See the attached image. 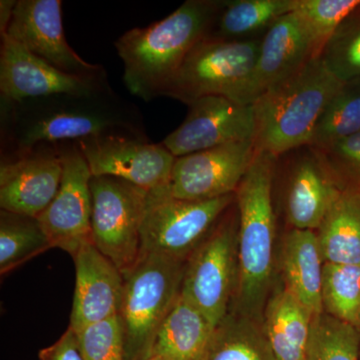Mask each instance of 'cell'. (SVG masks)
<instances>
[{"instance_id": "obj_4", "label": "cell", "mask_w": 360, "mask_h": 360, "mask_svg": "<svg viewBox=\"0 0 360 360\" xmlns=\"http://www.w3.org/2000/svg\"><path fill=\"white\" fill-rule=\"evenodd\" d=\"M342 84L319 56L267 90L253 104L255 150L277 158L309 146L319 117Z\"/></svg>"}, {"instance_id": "obj_33", "label": "cell", "mask_w": 360, "mask_h": 360, "mask_svg": "<svg viewBox=\"0 0 360 360\" xmlns=\"http://www.w3.org/2000/svg\"><path fill=\"white\" fill-rule=\"evenodd\" d=\"M317 153L336 177H347L352 182L347 186L360 191V132Z\"/></svg>"}, {"instance_id": "obj_1", "label": "cell", "mask_w": 360, "mask_h": 360, "mask_svg": "<svg viewBox=\"0 0 360 360\" xmlns=\"http://www.w3.org/2000/svg\"><path fill=\"white\" fill-rule=\"evenodd\" d=\"M1 160L45 144L68 143L111 134L148 139L139 108L111 86L84 94H58L21 103L0 101Z\"/></svg>"}, {"instance_id": "obj_19", "label": "cell", "mask_w": 360, "mask_h": 360, "mask_svg": "<svg viewBox=\"0 0 360 360\" xmlns=\"http://www.w3.org/2000/svg\"><path fill=\"white\" fill-rule=\"evenodd\" d=\"M345 188L317 153L296 165L288 186L286 215L293 229L315 231Z\"/></svg>"}, {"instance_id": "obj_32", "label": "cell", "mask_w": 360, "mask_h": 360, "mask_svg": "<svg viewBox=\"0 0 360 360\" xmlns=\"http://www.w3.org/2000/svg\"><path fill=\"white\" fill-rule=\"evenodd\" d=\"M77 333L85 360H125L120 315L91 324Z\"/></svg>"}, {"instance_id": "obj_25", "label": "cell", "mask_w": 360, "mask_h": 360, "mask_svg": "<svg viewBox=\"0 0 360 360\" xmlns=\"http://www.w3.org/2000/svg\"><path fill=\"white\" fill-rule=\"evenodd\" d=\"M296 0H234L220 1V8L210 34L214 39L238 40L270 27L277 20L292 13Z\"/></svg>"}, {"instance_id": "obj_29", "label": "cell", "mask_w": 360, "mask_h": 360, "mask_svg": "<svg viewBox=\"0 0 360 360\" xmlns=\"http://www.w3.org/2000/svg\"><path fill=\"white\" fill-rule=\"evenodd\" d=\"M360 331L321 314L314 317L309 360H359Z\"/></svg>"}, {"instance_id": "obj_20", "label": "cell", "mask_w": 360, "mask_h": 360, "mask_svg": "<svg viewBox=\"0 0 360 360\" xmlns=\"http://www.w3.org/2000/svg\"><path fill=\"white\" fill-rule=\"evenodd\" d=\"M314 317L284 284L272 290L262 315V328L274 360H309Z\"/></svg>"}, {"instance_id": "obj_18", "label": "cell", "mask_w": 360, "mask_h": 360, "mask_svg": "<svg viewBox=\"0 0 360 360\" xmlns=\"http://www.w3.org/2000/svg\"><path fill=\"white\" fill-rule=\"evenodd\" d=\"M75 290L70 328L75 333L120 315L124 277L92 241L73 255Z\"/></svg>"}, {"instance_id": "obj_7", "label": "cell", "mask_w": 360, "mask_h": 360, "mask_svg": "<svg viewBox=\"0 0 360 360\" xmlns=\"http://www.w3.org/2000/svg\"><path fill=\"white\" fill-rule=\"evenodd\" d=\"M259 42L205 37L189 52L162 96L191 104L208 96L233 99L250 79Z\"/></svg>"}, {"instance_id": "obj_3", "label": "cell", "mask_w": 360, "mask_h": 360, "mask_svg": "<svg viewBox=\"0 0 360 360\" xmlns=\"http://www.w3.org/2000/svg\"><path fill=\"white\" fill-rule=\"evenodd\" d=\"M276 160L255 150L236 191L238 278L231 309L258 321H262L274 278L276 215L271 191Z\"/></svg>"}, {"instance_id": "obj_14", "label": "cell", "mask_w": 360, "mask_h": 360, "mask_svg": "<svg viewBox=\"0 0 360 360\" xmlns=\"http://www.w3.org/2000/svg\"><path fill=\"white\" fill-rule=\"evenodd\" d=\"M255 153V142L248 141L176 158L170 193L186 200H210L234 194Z\"/></svg>"}, {"instance_id": "obj_31", "label": "cell", "mask_w": 360, "mask_h": 360, "mask_svg": "<svg viewBox=\"0 0 360 360\" xmlns=\"http://www.w3.org/2000/svg\"><path fill=\"white\" fill-rule=\"evenodd\" d=\"M321 56L340 82L360 78V18L350 16L329 39Z\"/></svg>"}, {"instance_id": "obj_2", "label": "cell", "mask_w": 360, "mask_h": 360, "mask_svg": "<svg viewBox=\"0 0 360 360\" xmlns=\"http://www.w3.org/2000/svg\"><path fill=\"white\" fill-rule=\"evenodd\" d=\"M219 8L220 1L187 0L167 18L116 40L130 94L146 103L162 96L189 52L210 34Z\"/></svg>"}, {"instance_id": "obj_30", "label": "cell", "mask_w": 360, "mask_h": 360, "mask_svg": "<svg viewBox=\"0 0 360 360\" xmlns=\"http://www.w3.org/2000/svg\"><path fill=\"white\" fill-rule=\"evenodd\" d=\"M360 8V0H296L295 13L314 37L319 56L324 46Z\"/></svg>"}, {"instance_id": "obj_8", "label": "cell", "mask_w": 360, "mask_h": 360, "mask_svg": "<svg viewBox=\"0 0 360 360\" xmlns=\"http://www.w3.org/2000/svg\"><path fill=\"white\" fill-rule=\"evenodd\" d=\"M91 239L125 276L141 253V229L148 194L112 176H92Z\"/></svg>"}, {"instance_id": "obj_15", "label": "cell", "mask_w": 360, "mask_h": 360, "mask_svg": "<svg viewBox=\"0 0 360 360\" xmlns=\"http://www.w3.org/2000/svg\"><path fill=\"white\" fill-rule=\"evenodd\" d=\"M45 63L78 77L104 75L87 63L65 39L61 0H18L7 34Z\"/></svg>"}, {"instance_id": "obj_13", "label": "cell", "mask_w": 360, "mask_h": 360, "mask_svg": "<svg viewBox=\"0 0 360 360\" xmlns=\"http://www.w3.org/2000/svg\"><path fill=\"white\" fill-rule=\"evenodd\" d=\"M110 86L108 75L78 77L58 70L33 56L8 35L1 37V101L21 103L58 94H84Z\"/></svg>"}, {"instance_id": "obj_36", "label": "cell", "mask_w": 360, "mask_h": 360, "mask_svg": "<svg viewBox=\"0 0 360 360\" xmlns=\"http://www.w3.org/2000/svg\"><path fill=\"white\" fill-rule=\"evenodd\" d=\"M146 360H168V359H163V357L151 356V357H148V359H146Z\"/></svg>"}, {"instance_id": "obj_17", "label": "cell", "mask_w": 360, "mask_h": 360, "mask_svg": "<svg viewBox=\"0 0 360 360\" xmlns=\"http://www.w3.org/2000/svg\"><path fill=\"white\" fill-rule=\"evenodd\" d=\"M63 162L58 146L45 144L27 155L1 160L0 207L4 212L37 217L58 193Z\"/></svg>"}, {"instance_id": "obj_27", "label": "cell", "mask_w": 360, "mask_h": 360, "mask_svg": "<svg viewBox=\"0 0 360 360\" xmlns=\"http://www.w3.org/2000/svg\"><path fill=\"white\" fill-rule=\"evenodd\" d=\"M360 132V78L343 82L323 110L309 146L326 148Z\"/></svg>"}, {"instance_id": "obj_26", "label": "cell", "mask_w": 360, "mask_h": 360, "mask_svg": "<svg viewBox=\"0 0 360 360\" xmlns=\"http://www.w3.org/2000/svg\"><path fill=\"white\" fill-rule=\"evenodd\" d=\"M51 248L39 220L4 212L0 213V274H7Z\"/></svg>"}, {"instance_id": "obj_22", "label": "cell", "mask_w": 360, "mask_h": 360, "mask_svg": "<svg viewBox=\"0 0 360 360\" xmlns=\"http://www.w3.org/2000/svg\"><path fill=\"white\" fill-rule=\"evenodd\" d=\"M214 329L207 317L180 293L156 333L149 357L200 360Z\"/></svg>"}, {"instance_id": "obj_16", "label": "cell", "mask_w": 360, "mask_h": 360, "mask_svg": "<svg viewBox=\"0 0 360 360\" xmlns=\"http://www.w3.org/2000/svg\"><path fill=\"white\" fill-rule=\"evenodd\" d=\"M319 56L307 26L292 13L274 23L259 44L255 70L232 101L253 105L267 90L291 77L307 61Z\"/></svg>"}, {"instance_id": "obj_34", "label": "cell", "mask_w": 360, "mask_h": 360, "mask_svg": "<svg viewBox=\"0 0 360 360\" xmlns=\"http://www.w3.org/2000/svg\"><path fill=\"white\" fill-rule=\"evenodd\" d=\"M39 360H85L77 333L68 326L56 343L40 350Z\"/></svg>"}, {"instance_id": "obj_24", "label": "cell", "mask_w": 360, "mask_h": 360, "mask_svg": "<svg viewBox=\"0 0 360 360\" xmlns=\"http://www.w3.org/2000/svg\"><path fill=\"white\" fill-rule=\"evenodd\" d=\"M200 360H274L262 321L229 310L217 324Z\"/></svg>"}, {"instance_id": "obj_21", "label": "cell", "mask_w": 360, "mask_h": 360, "mask_svg": "<svg viewBox=\"0 0 360 360\" xmlns=\"http://www.w3.org/2000/svg\"><path fill=\"white\" fill-rule=\"evenodd\" d=\"M323 264L316 232L293 229L286 234L281 253L283 284L314 316L323 314Z\"/></svg>"}, {"instance_id": "obj_9", "label": "cell", "mask_w": 360, "mask_h": 360, "mask_svg": "<svg viewBox=\"0 0 360 360\" xmlns=\"http://www.w3.org/2000/svg\"><path fill=\"white\" fill-rule=\"evenodd\" d=\"M238 229L224 220L186 262L181 295L217 328L231 309L238 278Z\"/></svg>"}, {"instance_id": "obj_5", "label": "cell", "mask_w": 360, "mask_h": 360, "mask_svg": "<svg viewBox=\"0 0 360 360\" xmlns=\"http://www.w3.org/2000/svg\"><path fill=\"white\" fill-rule=\"evenodd\" d=\"M186 262L141 255L124 277L120 319L125 360H146L161 323L181 293Z\"/></svg>"}, {"instance_id": "obj_11", "label": "cell", "mask_w": 360, "mask_h": 360, "mask_svg": "<svg viewBox=\"0 0 360 360\" xmlns=\"http://www.w3.org/2000/svg\"><path fill=\"white\" fill-rule=\"evenodd\" d=\"M92 176L125 180L146 193L169 186L176 158L162 143L125 134L77 142Z\"/></svg>"}, {"instance_id": "obj_6", "label": "cell", "mask_w": 360, "mask_h": 360, "mask_svg": "<svg viewBox=\"0 0 360 360\" xmlns=\"http://www.w3.org/2000/svg\"><path fill=\"white\" fill-rule=\"evenodd\" d=\"M236 200V193L210 200L174 198L169 186L148 194L141 229V255L187 262Z\"/></svg>"}, {"instance_id": "obj_12", "label": "cell", "mask_w": 360, "mask_h": 360, "mask_svg": "<svg viewBox=\"0 0 360 360\" xmlns=\"http://www.w3.org/2000/svg\"><path fill=\"white\" fill-rule=\"evenodd\" d=\"M184 122L161 142L175 158L232 143L257 135L255 106L226 96H208L188 104Z\"/></svg>"}, {"instance_id": "obj_23", "label": "cell", "mask_w": 360, "mask_h": 360, "mask_svg": "<svg viewBox=\"0 0 360 360\" xmlns=\"http://www.w3.org/2000/svg\"><path fill=\"white\" fill-rule=\"evenodd\" d=\"M317 231L324 264L360 265V191L345 186Z\"/></svg>"}, {"instance_id": "obj_35", "label": "cell", "mask_w": 360, "mask_h": 360, "mask_svg": "<svg viewBox=\"0 0 360 360\" xmlns=\"http://www.w3.org/2000/svg\"><path fill=\"white\" fill-rule=\"evenodd\" d=\"M18 0H1L0 1V37H4L8 32Z\"/></svg>"}, {"instance_id": "obj_10", "label": "cell", "mask_w": 360, "mask_h": 360, "mask_svg": "<svg viewBox=\"0 0 360 360\" xmlns=\"http://www.w3.org/2000/svg\"><path fill=\"white\" fill-rule=\"evenodd\" d=\"M63 177L56 198L37 217L52 248L75 255L91 239L92 198L89 163L75 142L56 144Z\"/></svg>"}, {"instance_id": "obj_28", "label": "cell", "mask_w": 360, "mask_h": 360, "mask_svg": "<svg viewBox=\"0 0 360 360\" xmlns=\"http://www.w3.org/2000/svg\"><path fill=\"white\" fill-rule=\"evenodd\" d=\"M321 304L323 314L360 331L359 264H323Z\"/></svg>"}]
</instances>
